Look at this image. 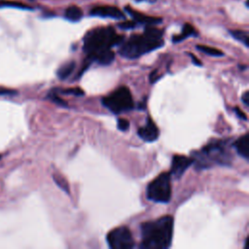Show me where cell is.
Here are the masks:
<instances>
[{
	"label": "cell",
	"mask_w": 249,
	"mask_h": 249,
	"mask_svg": "<svg viewBox=\"0 0 249 249\" xmlns=\"http://www.w3.org/2000/svg\"><path fill=\"white\" fill-rule=\"evenodd\" d=\"M173 218L169 215L140 225L141 244L143 249H166L173 236Z\"/></svg>",
	"instance_id": "obj_1"
},
{
	"label": "cell",
	"mask_w": 249,
	"mask_h": 249,
	"mask_svg": "<svg viewBox=\"0 0 249 249\" xmlns=\"http://www.w3.org/2000/svg\"><path fill=\"white\" fill-rule=\"evenodd\" d=\"M162 31L152 25H148L141 35H132L128 40L122 43L119 50L123 57L128 59L137 58L147 53L160 48L163 45Z\"/></svg>",
	"instance_id": "obj_2"
},
{
	"label": "cell",
	"mask_w": 249,
	"mask_h": 249,
	"mask_svg": "<svg viewBox=\"0 0 249 249\" xmlns=\"http://www.w3.org/2000/svg\"><path fill=\"white\" fill-rule=\"evenodd\" d=\"M193 163L196 169L209 168L214 164L231 165V156L229 148V140H215L209 142L193 154Z\"/></svg>",
	"instance_id": "obj_3"
},
{
	"label": "cell",
	"mask_w": 249,
	"mask_h": 249,
	"mask_svg": "<svg viewBox=\"0 0 249 249\" xmlns=\"http://www.w3.org/2000/svg\"><path fill=\"white\" fill-rule=\"evenodd\" d=\"M124 40V36L116 34L112 27H98L86 34L83 49L88 54V58L92 60L98 53L122 44Z\"/></svg>",
	"instance_id": "obj_4"
},
{
	"label": "cell",
	"mask_w": 249,
	"mask_h": 249,
	"mask_svg": "<svg viewBox=\"0 0 249 249\" xmlns=\"http://www.w3.org/2000/svg\"><path fill=\"white\" fill-rule=\"evenodd\" d=\"M170 173L162 172L158 175L147 186V198L155 202L166 203L171 197V185Z\"/></svg>",
	"instance_id": "obj_5"
},
{
	"label": "cell",
	"mask_w": 249,
	"mask_h": 249,
	"mask_svg": "<svg viewBox=\"0 0 249 249\" xmlns=\"http://www.w3.org/2000/svg\"><path fill=\"white\" fill-rule=\"evenodd\" d=\"M102 104L114 114H120L133 108V99L130 90L125 86L118 88L111 94L102 98Z\"/></svg>",
	"instance_id": "obj_6"
},
{
	"label": "cell",
	"mask_w": 249,
	"mask_h": 249,
	"mask_svg": "<svg viewBox=\"0 0 249 249\" xmlns=\"http://www.w3.org/2000/svg\"><path fill=\"white\" fill-rule=\"evenodd\" d=\"M107 243L112 249H131L134 247V240L129 229L121 226L108 232Z\"/></svg>",
	"instance_id": "obj_7"
},
{
	"label": "cell",
	"mask_w": 249,
	"mask_h": 249,
	"mask_svg": "<svg viewBox=\"0 0 249 249\" xmlns=\"http://www.w3.org/2000/svg\"><path fill=\"white\" fill-rule=\"evenodd\" d=\"M193 164L192 157H186L182 155H175L172 158L171 161V172L170 176H173L175 179H180L184 172Z\"/></svg>",
	"instance_id": "obj_8"
},
{
	"label": "cell",
	"mask_w": 249,
	"mask_h": 249,
	"mask_svg": "<svg viewBox=\"0 0 249 249\" xmlns=\"http://www.w3.org/2000/svg\"><path fill=\"white\" fill-rule=\"evenodd\" d=\"M137 134L140 138H142L146 142H153L158 139L160 135V131L156 124L152 121V119L147 118L146 124L144 126H141L137 130Z\"/></svg>",
	"instance_id": "obj_9"
},
{
	"label": "cell",
	"mask_w": 249,
	"mask_h": 249,
	"mask_svg": "<svg viewBox=\"0 0 249 249\" xmlns=\"http://www.w3.org/2000/svg\"><path fill=\"white\" fill-rule=\"evenodd\" d=\"M91 16L101 17V18H111L114 19H124V15L123 12L113 6H97L90 11Z\"/></svg>",
	"instance_id": "obj_10"
},
{
	"label": "cell",
	"mask_w": 249,
	"mask_h": 249,
	"mask_svg": "<svg viewBox=\"0 0 249 249\" xmlns=\"http://www.w3.org/2000/svg\"><path fill=\"white\" fill-rule=\"evenodd\" d=\"M233 147L237 154L244 158L246 160L249 159V135L248 133H245L244 135L240 136L235 140L233 143Z\"/></svg>",
	"instance_id": "obj_11"
},
{
	"label": "cell",
	"mask_w": 249,
	"mask_h": 249,
	"mask_svg": "<svg viewBox=\"0 0 249 249\" xmlns=\"http://www.w3.org/2000/svg\"><path fill=\"white\" fill-rule=\"evenodd\" d=\"M126 11L128 12V14L133 18V19L139 23H143V24H147V25H154V24H158L161 21V18H154V17H150V16H146L144 14H141L139 12H136L128 7L125 8Z\"/></svg>",
	"instance_id": "obj_12"
},
{
	"label": "cell",
	"mask_w": 249,
	"mask_h": 249,
	"mask_svg": "<svg viewBox=\"0 0 249 249\" xmlns=\"http://www.w3.org/2000/svg\"><path fill=\"white\" fill-rule=\"evenodd\" d=\"M196 35V29L189 23H186L184 26H183V29H182V33L179 34V35H175L173 36L172 38V41L174 43H178V42H181L183 41L184 39L190 37V36H195Z\"/></svg>",
	"instance_id": "obj_13"
},
{
	"label": "cell",
	"mask_w": 249,
	"mask_h": 249,
	"mask_svg": "<svg viewBox=\"0 0 249 249\" xmlns=\"http://www.w3.org/2000/svg\"><path fill=\"white\" fill-rule=\"evenodd\" d=\"M75 62L74 61H69L65 64H63L62 66H60L58 69H57V77L60 79V80H65L66 78H68L70 76V74L74 71L75 69Z\"/></svg>",
	"instance_id": "obj_14"
},
{
	"label": "cell",
	"mask_w": 249,
	"mask_h": 249,
	"mask_svg": "<svg viewBox=\"0 0 249 249\" xmlns=\"http://www.w3.org/2000/svg\"><path fill=\"white\" fill-rule=\"evenodd\" d=\"M83 12L77 6H70L65 11V18L70 21H78L82 18Z\"/></svg>",
	"instance_id": "obj_15"
},
{
	"label": "cell",
	"mask_w": 249,
	"mask_h": 249,
	"mask_svg": "<svg viewBox=\"0 0 249 249\" xmlns=\"http://www.w3.org/2000/svg\"><path fill=\"white\" fill-rule=\"evenodd\" d=\"M230 33L231 34V36L234 39H236L237 41H239L242 44H244L245 47L249 46V37H248V33L246 31H243V30H231Z\"/></svg>",
	"instance_id": "obj_16"
},
{
	"label": "cell",
	"mask_w": 249,
	"mask_h": 249,
	"mask_svg": "<svg viewBox=\"0 0 249 249\" xmlns=\"http://www.w3.org/2000/svg\"><path fill=\"white\" fill-rule=\"evenodd\" d=\"M196 49L208 55H211V56H223L224 55V53L216 48H213V47H209V46H204V45H197L196 46Z\"/></svg>",
	"instance_id": "obj_17"
},
{
	"label": "cell",
	"mask_w": 249,
	"mask_h": 249,
	"mask_svg": "<svg viewBox=\"0 0 249 249\" xmlns=\"http://www.w3.org/2000/svg\"><path fill=\"white\" fill-rule=\"evenodd\" d=\"M53 181L56 183V185L62 189L65 193L69 194V187H68V184L66 182V180L62 177V176H59V175H56V174H53Z\"/></svg>",
	"instance_id": "obj_18"
},
{
	"label": "cell",
	"mask_w": 249,
	"mask_h": 249,
	"mask_svg": "<svg viewBox=\"0 0 249 249\" xmlns=\"http://www.w3.org/2000/svg\"><path fill=\"white\" fill-rule=\"evenodd\" d=\"M49 98H50L53 102L56 103V104H57V105H59V106L67 107V103H66L62 98H60V97L57 95V92H55L54 90H53V91H51V92H50V94H49Z\"/></svg>",
	"instance_id": "obj_19"
},
{
	"label": "cell",
	"mask_w": 249,
	"mask_h": 249,
	"mask_svg": "<svg viewBox=\"0 0 249 249\" xmlns=\"http://www.w3.org/2000/svg\"><path fill=\"white\" fill-rule=\"evenodd\" d=\"M57 91L64 93V94H74V95H84V91L79 88L74 89H58Z\"/></svg>",
	"instance_id": "obj_20"
},
{
	"label": "cell",
	"mask_w": 249,
	"mask_h": 249,
	"mask_svg": "<svg viewBox=\"0 0 249 249\" xmlns=\"http://www.w3.org/2000/svg\"><path fill=\"white\" fill-rule=\"evenodd\" d=\"M129 127V123L125 119H119L118 120V128L122 131H126Z\"/></svg>",
	"instance_id": "obj_21"
},
{
	"label": "cell",
	"mask_w": 249,
	"mask_h": 249,
	"mask_svg": "<svg viewBox=\"0 0 249 249\" xmlns=\"http://www.w3.org/2000/svg\"><path fill=\"white\" fill-rule=\"evenodd\" d=\"M136 26V23L134 21H124L119 23V27L122 29H132Z\"/></svg>",
	"instance_id": "obj_22"
},
{
	"label": "cell",
	"mask_w": 249,
	"mask_h": 249,
	"mask_svg": "<svg viewBox=\"0 0 249 249\" xmlns=\"http://www.w3.org/2000/svg\"><path fill=\"white\" fill-rule=\"evenodd\" d=\"M14 94H17L16 90L0 88V95H14Z\"/></svg>",
	"instance_id": "obj_23"
},
{
	"label": "cell",
	"mask_w": 249,
	"mask_h": 249,
	"mask_svg": "<svg viewBox=\"0 0 249 249\" xmlns=\"http://www.w3.org/2000/svg\"><path fill=\"white\" fill-rule=\"evenodd\" d=\"M234 112H235V114H236V116H237L238 118H240V119H242V120H244V121L247 120L246 115H245V114L241 111V109H239L238 107H235V108H234Z\"/></svg>",
	"instance_id": "obj_24"
},
{
	"label": "cell",
	"mask_w": 249,
	"mask_h": 249,
	"mask_svg": "<svg viewBox=\"0 0 249 249\" xmlns=\"http://www.w3.org/2000/svg\"><path fill=\"white\" fill-rule=\"evenodd\" d=\"M241 101L244 103V105L246 107L249 106V92L248 91H245L242 96H241Z\"/></svg>",
	"instance_id": "obj_25"
},
{
	"label": "cell",
	"mask_w": 249,
	"mask_h": 249,
	"mask_svg": "<svg viewBox=\"0 0 249 249\" xmlns=\"http://www.w3.org/2000/svg\"><path fill=\"white\" fill-rule=\"evenodd\" d=\"M190 56H191V58H192V60H193V63H194V64H196V65H197V66H201L200 61H199L196 56H194V54L190 53Z\"/></svg>",
	"instance_id": "obj_26"
},
{
	"label": "cell",
	"mask_w": 249,
	"mask_h": 249,
	"mask_svg": "<svg viewBox=\"0 0 249 249\" xmlns=\"http://www.w3.org/2000/svg\"><path fill=\"white\" fill-rule=\"evenodd\" d=\"M135 1H137V2H143V1H145V2H149V3H154L156 0H135Z\"/></svg>",
	"instance_id": "obj_27"
},
{
	"label": "cell",
	"mask_w": 249,
	"mask_h": 249,
	"mask_svg": "<svg viewBox=\"0 0 249 249\" xmlns=\"http://www.w3.org/2000/svg\"><path fill=\"white\" fill-rule=\"evenodd\" d=\"M0 159H1V156H0Z\"/></svg>",
	"instance_id": "obj_28"
}]
</instances>
